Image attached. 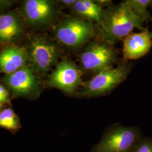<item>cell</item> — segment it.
Segmentation results:
<instances>
[{"label": "cell", "mask_w": 152, "mask_h": 152, "mask_svg": "<svg viewBox=\"0 0 152 152\" xmlns=\"http://www.w3.org/2000/svg\"><path fill=\"white\" fill-rule=\"evenodd\" d=\"M23 32L20 18L13 13L0 14V42L8 43L19 38Z\"/></svg>", "instance_id": "cell-13"}, {"label": "cell", "mask_w": 152, "mask_h": 152, "mask_svg": "<svg viewBox=\"0 0 152 152\" xmlns=\"http://www.w3.org/2000/svg\"><path fill=\"white\" fill-rule=\"evenodd\" d=\"M113 5L109 0H77L71 10L74 15L99 25L102 21L105 9Z\"/></svg>", "instance_id": "cell-11"}, {"label": "cell", "mask_w": 152, "mask_h": 152, "mask_svg": "<svg viewBox=\"0 0 152 152\" xmlns=\"http://www.w3.org/2000/svg\"><path fill=\"white\" fill-rule=\"evenodd\" d=\"M54 34L60 44L79 50L96 37V26L92 22L73 15L60 21L55 27Z\"/></svg>", "instance_id": "cell-3"}, {"label": "cell", "mask_w": 152, "mask_h": 152, "mask_svg": "<svg viewBox=\"0 0 152 152\" xmlns=\"http://www.w3.org/2000/svg\"><path fill=\"white\" fill-rule=\"evenodd\" d=\"M152 46V39L147 30L131 33L123 39V58L125 61L135 60L145 55Z\"/></svg>", "instance_id": "cell-10"}, {"label": "cell", "mask_w": 152, "mask_h": 152, "mask_svg": "<svg viewBox=\"0 0 152 152\" xmlns=\"http://www.w3.org/2000/svg\"><path fill=\"white\" fill-rule=\"evenodd\" d=\"M144 23L131 10L125 1L105 9L101 23L96 26V38L115 44L129 35L134 29L147 30Z\"/></svg>", "instance_id": "cell-1"}, {"label": "cell", "mask_w": 152, "mask_h": 152, "mask_svg": "<svg viewBox=\"0 0 152 152\" xmlns=\"http://www.w3.org/2000/svg\"><path fill=\"white\" fill-rule=\"evenodd\" d=\"M22 127L20 119L11 108L0 110V128L15 134Z\"/></svg>", "instance_id": "cell-14"}, {"label": "cell", "mask_w": 152, "mask_h": 152, "mask_svg": "<svg viewBox=\"0 0 152 152\" xmlns=\"http://www.w3.org/2000/svg\"><path fill=\"white\" fill-rule=\"evenodd\" d=\"M125 2L143 23L152 21V15L148 10L149 6H152V0H127Z\"/></svg>", "instance_id": "cell-15"}, {"label": "cell", "mask_w": 152, "mask_h": 152, "mask_svg": "<svg viewBox=\"0 0 152 152\" xmlns=\"http://www.w3.org/2000/svg\"><path fill=\"white\" fill-rule=\"evenodd\" d=\"M57 4L49 0H27L24 3L23 11L28 23L33 26L47 27L56 19Z\"/></svg>", "instance_id": "cell-9"}, {"label": "cell", "mask_w": 152, "mask_h": 152, "mask_svg": "<svg viewBox=\"0 0 152 152\" xmlns=\"http://www.w3.org/2000/svg\"><path fill=\"white\" fill-rule=\"evenodd\" d=\"M144 136L139 127L113 124L103 131L90 152H133Z\"/></svg>", "instance_id": "cell-2"}, {"label": "cell", "mask_w": 152, "mask_h": 152, "mask_svg": "<svg viewBox=\"0 0 152 152\" xmlns=\"http://www.w3.org/2000/svg\"><path fill=\"white\" fill-rule=\"evenodd\" d=\"M82 72L72 60L64 59L56 65L48 81L49 87L61 91L69 96L77 95L83 85Z\"/></svg>", "instance_id": "cell-7"}, {"label": "cell", "mask_w": 152, "mask_h": 152, "mask_svg": "<svg viewBox=\"0 0 152 152\" xmlns=\"http://www.w3.org/2000/svg\"><path fill=\"white\" fill-rule=\"evenodd\" d=\"M3 106H4V105H3L1 103H0V110H1V109L2 108Z\"/></svg>", "instance_id": "cell-19"}, {"label": "cell", "mask_w": 152, "mask_h": 152, "mask_svg": "<svg viewBox=\"0 0 152 152\" xmlns=\"http://www.w3.org/2000/svg\"><path fill=\"white\" fill-rule=\"evenodd\" d=\"M0 103L3 105H10L11 101L9 92L5 87L0 84Z\"/></svg>", "instance_id": "cell-17"}, {"label": "cell", "mask_w": 152, "mask_h": 152, "mask_svg": "<svg viewBox=\"0 0 152 152\" xmlns=\"http://www.w3.org/2000/svg\"><path fill=\"white\" fill-rule=\"evenodd\" d=\"M76 1L77 0H61L58 1V4H60L61 7L71 9L76 3Z\"/></svg>", "instance_id": "cell-18"}, {"label": "cell", "mask_w": 152, "mask_h": 152, "mask_svg": "<svg viewBox=\"0 0 152 152\" xmlns=\"http://www.w3.org/2000/svg\"><path fill=\"white\" fill-rule=\"evenodd\" d=\"M118 60V52L113 44L103 39H93L82 49L79 55L82 73L92 74L113 67Z\"/></svg>", "instance_id": "cell-4"}, {"label": "cell", "mask_w": 152, "mask_h": 152, "mask_svg": "<svg viewBox=\"0 0 152 152\" xmlns=\"http://www.w3.org/2000/svg\"><path fill=\"white\" fill-rule=\"evenodd\" d=\"M27 51L22 47L9 45L0 53V69L10 75L26 66Z\"/></svg>", "instance_id": "cell-12"}, {"label": "cell", "mask_w": 152, "mask_h": 152, "mask_svg": "<svg viewBox=\"0 0 152 152\" xmlns=\"http://www.w3.org/2000/svg\"><path fill=\"white\" fill-rule=\"evenodd\" d=\"M150 35H151V38L152 39V32H150Z\"/></svg>", "instance_id": "cell-20"}, {"label": "cell", "mask_w": 152, "mask_h": 152, "mask_svg": "<svg viewBox=\"0 0 152 152\" xmlns=\"http://www.w3.org/2000/svg\"><path fill=\"white\" fill-rule=\"evenodd\" d=\"M131 70V64L125 61L115 67H111L94 75L84 82L77 93L81 98L90 99L102 96L113 90L125 81Z\"/></svg>", "instance_id": "cell-5"}, {"label": "cell", "mask_w": 152, "mask_h": 152, "mask_svg": "<svg viewBox=\"0 0 152 152\" xmlns=\"http://www.w3.org/2000/svg\"><path fill=\"white\" fill-rule=\"evenodd\" d=\"M133 152H152V137H143Z\"/></svg>", "instance_id": "cell-16"}, {"label": "cell", "mask_w": 152, "mask_h": 152, "mask_svg": "<svg viewBox=\"0 0 152 152\" xmlns=\"http://www.w3.org/2000/svg\"><path fill=\"white\" fill-rule=\"evenodd\" d=\"M28 60L34 73L45 75L56 65L61 55L58 45L46 36L33 38L27 50Z\"/></svg>", "instance_id": "cell-6"}, {"label": "cell", "mask_w": 152, "mask_h": 152, "mask_svg": "<svg viewBox=\"0 0 152 152\" xmlns=\"http://www.w3.org/2000/svg\"><path fill=\"white\" fill-rule=\"evenodd\" d=\"M4 82L15 97L36 99L42 88L34 72L27 66L10 75H6Z\"/></svg>", "instance_id": "cell-8"}]
</instances>
